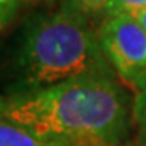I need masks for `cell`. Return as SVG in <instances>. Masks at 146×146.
Returning a JSON list of instances; mask_svg holds the SVG:
<instances>
[{
	"instance_id": "1",
	"label": "cell",
	"mask_w": 146,
	"mask_h": 146,
	"mask_svg": "<svg viewBox=\"0 0 146 146\" xmlns=\"http://www.w3.org/2000/svg\"><path fill=\"white\" fill-rule=\"evenodd\" d=\"M0 117L73 146H114L128 131L130 106L114 76H81L0 96Z\"/></svg>"
},
{
	"instance_id": "2",
	"label": "cell",
	"mask_w": 146,
	"mask_h": 146,
	"mask_svg": "<svg viewBox=\"0 0 146 146\" xmlns=\"http://www.w3.org/2000/svg\"><path fill=\"white\" fill-rule=\"evenodd\" d=\"M16 89L26 93L81 76H112L98 33L70 7L34 16L16 55Z\"/></svg>"
},
{
	"instance_id": "3",
	"label": "cell",
	"mask_w": 146,
	"mask_h": 146,
	"mask_svg": "<svg viewBox=\"0 0 146 146\" xmlns=\"http://www.w3.org/2000/svg\"><path fill=\"white\" fill-rule=\"evenodd\" d=\"M106 58L120 80L135 91L146 83V31L133 15L106 18L98 28Z\"/></svg>"
},
{
	"instance_id": "4",
	"label": "cell",
	"mask_w": 146,
	"mask_h": 146,
	"mask_svg": "<svg viewBox=\"0 0 146 146\" xmlns=\"http://www.w3.org/2000/svg\"><path fill=\"white\" fill-rule=\"evenodd\" d=\"M0 146H73L70 141L60 138H42L0 117Z\"/></svg>"
},
{
	"instance_id": "5",
	"label": "cell",
	"mask_w": 146,
	"mask_h": 146,
	"mask_svg": "<svg viewBox=\"0 0 146 146\" xmlns=\"http://www.w3.org/2000/svg\"><path fill=\"white\" fill-rule=\"evenodd\" d=\"M131 119L138 128L140 141L146 145V83L135 94V101L131 106Z\"/></svg>"
},
{
	"instance_id": "6",
	"label": "cell",
	"mask_w": 146,
	"mask_h": 146,
	"mask_svg": "<svg viewBox=\"0 0 146 146\" xmlns=\"http://www.w3.org/2000/svg\"><path fill=\"white\" fill-rule=\"evenodd\" d=\"M67 7L76 10L78 13L88 16V15H104L109 10L112 0H65Z\"/></svg>"
},
{
	"instance_id": "7",
	"label": "cell",
	"mask_w": 146,
	"mask_h": 146,
	"mask_svg": "<svg viewBox=\"0 0 146 146\" xmlns=\"http://www.w3.org/2000/svg\"><path fill=\"white\" fill-rule=\"evenodd\" d=\"M143 8H146V0H112L106 16L110 18V16L125 15V13L133 15Z\"/></svg>"
},
{
	"instance_id": "8",
	"label": "cell",
	"mask_w": 146,
	"mask_h": 146,
	"mask_svg": "<svg viewBox=\"0 0 146 146\" xmlns=\"http://www.w3.org/2000/svg\"><path fill=\"white\" fill-rule=\"evenodd\" d=\"M18 0H7V2H0V34L5 31L8 25H10L18 10Z\"/></svg>"
},
{
	"instance_id": "9",
	"label": "cell",
	"mask_w": 146,
	"mask_h": 146,
	"mask_svg": "<svg viewBox=\"0 0 146 146\" xmlns=\"http://www.w3.org/2000/svg\"><path fill=\"white\" fill-rule=\"evenodd\" d=\"M133 16H135L136 20H138V23H140L141 26L145 28V31H146V8H143V10H140V11H136V13H133Z\"/></svg>"
},
{
	"instance_id": "10",
	"label": "cell",
	"mask_w": 146,
	"mask_h": 146,
	"mask_svg": "<svg viewBox=\"0 0 146 146\" xmlns=\"http://www.w3.org/2000/svg\"><path fill=\"white\" fill-rule=\"evenodd\" d=\"M0 2H7V0H0Z\"/></svg>"
},
{
	"instance_id": "11",
	"label": "cell",
	"mask_w": 146,
	"mask_h": 146,
	"mask_svg": "<svg viewBox=\"0 0 146 146\" xmlns=\"http://www.w3.org/2000/svg\"><path fill=\"white\" fill-rule=\"evenodd\" d=\"M145 146H146V145H145Z\"/></svg>"
}]
</instances>
